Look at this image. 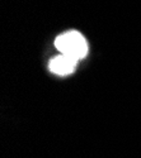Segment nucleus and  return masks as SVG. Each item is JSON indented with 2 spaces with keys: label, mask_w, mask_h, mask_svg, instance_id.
Returning a JSON list of instances; mask_svg holds the SVG:
<instances>
[{
  "label": "nucleus",
  "mask_w": 141,
  "mask_h": 158,
  "mask_svg": "<svg viewBox=\"0 0 141 158\" xmlns=\"http://www.w3.org/2000/svg\"><path fill=\"white\" fill-rule=\"evenodd\" d=\"M55 46L61 55L75 58L76 61L84 58L88 53V43L85 38L76 31H70L59 35L55 41Z\"/></svg>",
  "instance_id": "nucleus-1"
},
{
  "label": "nucleus",
  "mask_w": 141,
  "mask_h": 158,
  "mask_svg": "<svg viewBox=\"0 0 141 158\" xmlns=\"http://www.w3.org/2000/svg\"><path fill=\"white\" fill-rule=\"evenodd\" d=\"M76 63H78V61L75 58H71V57L65 56V55H60V56L54 57L50 61L48 69L51 72H54L56 75L66 76V75H70L74 72V70L76 67Z\"/></svg>",
  "instance_id": "nucleus-2"
}]
</instances>
